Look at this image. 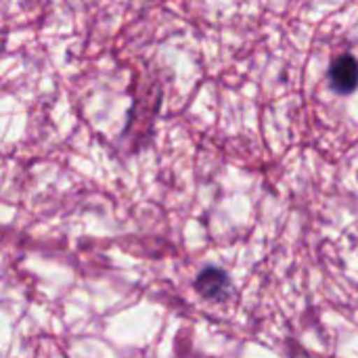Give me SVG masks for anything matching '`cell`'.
Masks as SVG:
<instances>
[{
	"label": "cell",
	"instance_id": "cell-1",
	"mask_svg": "<svg viewBox=\"0 0 358 358\" xmlns=\"http://www.w3.org/2000/svg\"><path fill=\"white\" fill-rule=\"evenodd\" d=\"M331 88L340 94H352L358 88V61L352 55H340L329 67Z\"/></svg>",
	"mask_w": 358,
	"mask_h": 358
},
{
	"label": "cell",
	"instance_id": "cell-2",
	"mask_svg": "<svg viewBox=\"0 0 358 358\" xmlns=\"http://www.w3.org/2000/svg\"><path fill=\"white\" fill-rule=\"evenodd\" d=\"M195 287L197 292L208 298V300H218L227 294L229 289V279L222 271L218 268H206L199 273L197 281H195Z\"/></svg>",
	"mask_w": 358,
	"mask_h": 358
}]
</instances>
